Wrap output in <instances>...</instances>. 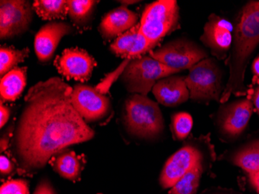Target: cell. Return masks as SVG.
<instances>
[{
    "label": "cell",
    "instance_id": "obj_33",
    "mask_svg": "<svg viewBox=\"0 0 259 194\" xmlns=\"http://www.w3.org/2000/svg\"><path fill=\"white\" fill-rule=\"evenodd\" d=\"M253 104L255 106L257 113L259 114V87L254 90V94L252 96Z\"/></svg>",
    "mask_w": 259,
    "mask_h": 194
},
{
    "label": "cell",
    "instance_id": "obj_22",
    "mask_svg": "<svg viewBox=\"0 0 259 194\" xmlns=\"http://www.w3.org/2000/svg\"><path fill=\"white\" fill-rule=\"evenodd\" d=\"M32 6L36 14L44 20L65 19L68 15L66 0H36Z\"/></svg>",
    "mask_w": 259,
    "mask_h": 194
},
{
    "label": "cell",
    "instance_id": "obj_18",
    "mask_svg": "<svg viewBox=\"0 0 259 194\" xmlns=\"http://www.w3.org/2000/svg\"><path fill=\"white\" fill-rule=\"evenodd\" d=\"M52 169L62 178L78 181L85 166V160L77 156L75 151L65 149L59 151L49 161Z\"/></svg>",
    "mask_w": 259,
    "mask_h": 194
},
{
    "label": "cell",
    "instance_id": "obj_24",
    "mask_svg": "<svg viewBox=\"0 0 259 194\" xmlns=\"http://www.w3.org/2000/svg\"><path fill=\"white\" fill-rule=\"evenodd\" d=\"M28 48L22 50L13 47H1L0 48V75L1 77L14 69L18 64L23 62L29 56Z\"/></svg>",
    "mask_w": 259,
    "mask_h": 194
},
{
    "label": "cell",
    "instance_id": "obj_21",
    "mask_svg": "<svg viewBox=\"0 0 259 194\" xmlns=\"http://www.w3.org/2000/svg\"><path fill=\"white\" fill-rule=\"evenodd\" d=\"M211 166L199 164L188 172L170 189L168 194H196L202 176Z\"/></svg>",
    "mask_w": 259,
    "mask_h": 194
},
{
    "label": "cell",
    "instance_id": "obj_5",
    "mask_svg": "<svg viewBox=\"0 0 259 194\" xmlns=\"http://www.w3.org/2000/svg\"><path fill=\"white\" fill-rule=\"evenodd\" d=\"M178 72L150 55H144L130 60L120 80L130 93L147 96L157 82Z\"/></svg>",
    "mask_w": 259,
    "mask_h": 194
},
{
    "label": "cell",
    "instance_id": "obj_10",
    "mask_svg": "<svg viewBox=\"0 0 259 194\" xmlns=\"http://www.w3.org/2000/svg\"><path fill=\"white\" fill-rule=\"evenodd\" d=\"M149 55L168 68L180 71L190 69L207 57L205 51L190 41L178 39L152 50Z\"/></svg>",
    "mask_w": 259,
    "mask_h": 194
},
{
    "label": "cell",
    "instance_id": "obj_4",
    "mask_svg": "<svg viewBox=\"0 0 259 194\" xmlns=\"http://www.w3.org/2000/svg\"><path fill=\"white\" fill-rule=\"evenodd\" d=\"M122 123L133 138L146 141L159 139L164 131L162 113L158 104L141 94H132L125 100Z\"/></svg>",
    "mask_w": 259,
    "mask_h": 194
},
{
    "label": "cell",
    "instance_id": "obj_6",
    "mask_svg": "<svg viewBox=\"0 0 259 194\" xmlns=\"http://www.w3.org/2000/svg\"><path fill=\"white\" fill-rule=\"evenodd\" d=\"M180 8L175 0H159L148 4L141 15L140 30L151 43L160 41L177 28Z\"/></svg>",
    "mask_w": 259,
    "mask_h": 194
},
{
    "label": "cell",
    "instance_id": "obj_19",
    "mask_svg": "<svg viewBox=\"0 0 259 194\" xmlns=\"http://www.w3.org/2000/svg\"><path fill=\"white\" fill-rule=\"evenodd\" d=\"M248 175L259 170V139L251 140L221 157Z\"/></svg>",
    "mask_w": 259,
    "mask_h": 194
},
{
    "label": "cell",
    "instance_id": "obj_2",
    "mask_svg": "<svg viewBox=\"0 0 259 194\" xmlns=\"http://www.w3.org/2000/svg\"><path fill=\"white\" fill-rule=\"evenodd\" d=\"M234 31L229 62L230 78L221 95V103L228 101L231 94L246 93V66L259 44V1H251L243 7Z\"/></svg>",
    "mask_w": 259,
    "mask_h": 194
},
{
    "label": "cell",
    "instance_id": "obj_29",
    "mask_svg": "<svg viewBox=\"0 0 259 194\" xmlns=\"http://www.w3.org/2000/svg\"><path fill=\"white\" fill-rule=\"evenodd\" d=\"M33 194H56L55 189L48 179H43L40 181V183L35 188Z\"/></svg>",
    "mask_w": 259,
    "mask_h": 194
},
{
    "label": "cell",
    "instance_id": "obj_9",
    "mask_svg": "<svg viewBox=\"0 0 259 194\" xmlns=\"http://www.w3.org/2000/svg\"><path fill=\"white\" fill-rule=\"evenodd\" d=\"M253 111V104L248 99H241L221 106L215 114V128L221 139H238L248 127Z\"/></svg>",
    "mask_w": 259,
    "mask_h": 194
},
{
    "label": "cell",
    "instance_id": "obj_3",
    "mask_svg": "<svg viewBox=\"0 0 259 194\" xmlns=\"http://www.w3.org/2000/svg\"><path fill=\"white\" fill-rule=\"evenodd\" d=\"M215 160L216 153L209 135L190 137L164 163L158 179L160 186L163 189H171L195 166L199 164L212 166Z\"/></svg>",
    "mask_w": 259,
    "mask_h": 194
},
{
    "label": "cell",
    "instance_id": "obj_27",
    "mask_svg": "<svg viewBox=\"0 0 259 194\" xmlns=\"http://www.w3.org/2000/svg\"><path fill=\"white\" fill-rule=\"evenodd\" d=\"M129 62V59H125L124 61L120 64L118 68L115 69L114 71H112V72H110V73L107 74L106 77L102 80L101 83L97 85L95 88L97 89L99 92H100V93L106 95V93L110 90L113 83H114V82H116V80H117L119 77L121 76L125 68H126Z\"/></svg>",
    "mask_w": 259,
    "mask_h": 194
},
{
    "label": "cell",
    "instance_id": "obj_25",
    "mask_svg": "<svg viewBox=\"0 0 259 194\" xmlns=\"http://www.w3.org/2000/svg\"><path fill=\"white\" fill-rule=\"evenodd\" d=\"M193 125V118L190 113L179 112L171 115V131L174 139L177 141L186 139L191 132Z\"/></svg>",
    "mask_w": 259,
    "mask_h": 194
},
{
    "label": "cell",
    "instance_id": "obj_30",
    "mask_svg": "<svg viewBox=\"0 0 259 194\" xmlns=\"http://www.w3.org/2000/svg\"><path fill=\"white\" fill-rule=\"evenodd\" d=\"M10 113L11 111H10V108L4 105V101L1 100V103H0V114H1L0 115V126H1V128L5 126L7 121L10 119Z\"/></svg>",
    "mask_w": 259,
    "mask_h": 194
},
{
    "label": "cell",
    "instance_id": "obj_1",
    "mask_svg": "<svg viewBox=\"0 0 259 194\" xmlns=\"http://www.w3.org/2000/svg\"><path fill=\"white\" fill-rule=\"evenodd\" d=\"M72 93L59 77L38 82L27 92L13 141L22 173H36L57 153L95 136L72 106Z\"/></svg>",
    "mask_w": 259,
    "mask_h": 194
},
{
    "label": "cell",
    "instance_id": "obj_12",
    "mask_svg": "<svg viewBox=\"0 0 259 194\" xmlns=\"http://www.w3.org/2000/svg\"><path fill=\"white\" fill-rule=\"evenodd\" d=\"M58 72L67 80H74L85 83L91 78L93 68L97 65L95 59L79 48L65 49L62 55L55 60Z\"/></svg>",
    "mask_w": 259,
    "mask_h": 194
},
{
    "label": "cell",
    "instance_id": "obj_17",
    "mask_svg": "<svg viewBox=\"0 0 259 194\" xmlns=\"http://www.w3.org/2000/svg\"><path fill=\"white\" fill-rule=\"evenodd\" d=\"M152 93L158 103L170 107L182 104L190 97L184 77L174 75L157 82Z\"/></svg>",
    "mask_w": 259,
    "mask_h": 194
},
{
    "label": "cell",
    "instance_id": "obj_8",
    "mask_svg": "<svg viewBox=\"0 0 259 194\" xmlns=\"http://www.w3.org/2000/svg\"><path fill=\"white\" fill-rule=\"evenodd\" d=\"M71 101L87 125L107 121L113 113L110 98L88 85H75L72 88Z\"/></svg>",
    "mask_w": 259,
    "mask_h": 194
},
{
    "label": "cell",
    "instance_id": "obj_28",
    "mask_svg": "<svg viewBox=\"0 0 259 194\" xmlns=\"http://www.w3.org/2000/svg\"><path fill=\"white\" fill-rule=\"evenodd\" d=\"M15 170V165L7 156L0 158V174L2 177L10 176Z\"/></svg>",
    "mask_w": 259,
    "mask_h": 194
},
{
    "label": "cell",
    "instance_id": "obj_14",
    "mask_svg": "<svg viewBox=\"0 0 259 194\" xmlns=\"http://www.w3.org/2000/svg\"><path fill=\"white\" fill-rule=\"evenodd\" d=\"M73 32V27L65 22H50L44 25L34 39L35 53L39 61L49 62L53 58L61 40Z\"/></svg>",
    "mask_w": 259,
    "mask_h": 194
},
{
    "label": "cell",
    "instance_id": "obj_31",
    "mask_svg": "<svg viewBox=\"0 0 259 194\" xmlns=\"http://www.w3.org/2000/svg\"><path fill=\"white\" fill-rule=\"evenodd\" d=\"M200 194H241L232 189L222 187H210L205 189Z\"/></svg>",
    "mask_w": 259,
    "mask_h": 194
},
{
    "label": "cell",
    "instance_id": "obj_11",
    "mask_svg": "<svg viewBox=\"0 0 259 194\" xmlns=\"http://www.w3.org/2000/svg\"><path fill=\"white\" fill-rule=\"evenodd\" d=\"M33 6L23 0L0 1V38H14L28 30L33 20Z\"/></svg>",
    "mask_w": 259,
    "mask_h": 194
},
{
    "label": "cell",
    "instance_id": "obj_16",
    "mask_svg": "<svg viewBox=\"0 0 259 194\" xmlns=\"http://www.w3.org/2000/svg\"><path fill=\"white\" fill-rule=\"evenodd\" d=\"M138 21V14L126 7H120L103 17L98 30L104 40H113L135 27Z\"/></svg>",
    "mask_w": 259,
    "mask_h": 194
},
{
    "label": "cell",
    "instance_id": "obj_32",
    "mask_svg": "<svg viewBox=\"0 0 259 194\" xmlns=\"http://www.w3.org/2000/svg\"><path fill=\"white\" fill-rule=\"evenodd\" d=\"M248 182L252 189L259 193V170L248 175Z\"/></svg>",
    "mask_w": 259,
    "mask_h": 194
},
{
    "label": "cell",
    "instance_id": "obj_23",
    "mask_svg": "<svg viewBox=\"0 0 259 194\" xmlns=\"http://www.w3.org/2000/svg\"><path fill=\"white\" fill-rule=\"evenodd\" d=\"M97 1L68 0V15L75 25L84 27L91 20Z\"/></svg>",
    "mask_w": 259,
    "mask_h": 194
},
{
    "label": "cell",
    "instance_id": "obj_26",
    "mask_svg": "<svg viewBox=\"0 0 259 194\" xmlns=\"http://www.w3.org/2000/svg\"><path fill=\"white\" fill-rule=\"evenodd\" d=\"M0 194H30L28 182L21 179L7 181L1 186Z\"/></svg>",
    "mask_w": 259,
    "mask_h": 194
},
{
    "label": "cell",
    "instance_id": "obj_34",
    "mask_svg": "<svg viewBox=\"0 0 259 194\" xmlns=\"http://www.w3.org/2000/svg\"><path fill=\"white\" fill-rule=\"evenodd\" d=\"M252 71L254 75L259 79V56H257L253 62Z\"/></svg>",
    "mask_w": 259,
    "mask_h": 194
},
{
    "label": "cell",
    "instance_id": "obj_15",
    "mask_svg": "<svg viewBox=\"0 0 259 194\" xmlns=\"http://www.w3.org/2000/svg\"><path fill=\"white\" fill-rule=\"evenodd\" d=\"M155 46L157 45L151 43L141 33L140 23H138L135 27L115 39L110 45V50L117 56L132 60L149 53Z\"/></svg>",
    "mask_w": 259,
    "mask_h": 194
},
{
    "label": "cell",
    "instance_id": "obj_20",
    "mask_svg": "<svg viewBox=\"0 0 259 194\" xmlns=\"http://www.w3.org/2000/svg\"><path fill=\"white\" fill-rule=\"evenodd\" d=\"M27 68H18L1 77L0 94L2 101H14L23 93L27 84Z\"/></svg>",
    "mask_w": 259,
    "mask_h": 194
},
{
    "label": "cell",
    "instance_id": "obj_7",
    "mask_svg": "<svg viewBox=\"0 0 259 194\" xmlns=\"http://www.w3.org/2000/svg\"><path fill=\"white\" fill-rule=\"evenodd\" d=\"M221 71L216 62L205 58L190 69L185 77L190 98L198 103L220 100L222 91Z\"/></svg>",
    "mask_w": 259,
    "mask_h": 194
},
{
    "label": "cell",
    "instance_id": "obj_13",
    "mask_svg": "<svg viewBox=\"0 0 259 194\" xmlns=\"http://www.w3.org/2000/svg\"><path fill=\"white\" fill-rule=\"evenodd\" d=\"M232 24L228 20L212 14L205 24L200 40L210 49L213 55L223 59L232 45Z\"/></svg>",
    "mask_w": 259,
    "mask_h": 194
}]
</instances>
